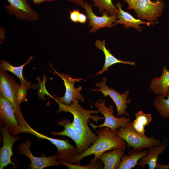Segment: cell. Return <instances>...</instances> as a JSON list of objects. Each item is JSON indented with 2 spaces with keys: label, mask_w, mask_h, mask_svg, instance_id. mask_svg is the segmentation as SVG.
<instances>
[{
  "label": "cell",
  "mask_w": 169,
  "mask_h": 169,
  "mask_svg": "<svg viewBox=\"0 0 169 169\" xmlns=\"http://www.w3.org/2000/svg\"><path fill=\"white\" fill-rule=\"evenodd\" d=\"M59 105L57 112L62 111L69 112L74 117L72 123L77 133L90 146L97 140L98 136L93 133L88 126V121L90 119L96 123L100 120H104L103 117L97 115H93L92 114L98 113L97 110H86L80 105L79 100L75 99L70 105H68L56 101Z\"/></svg>",
  "instance_id": "obj_1"
},
{
  "label": "cell",
  "mask_w": 169,
  "mask_h": 169,
  "mask_svg": "<svg viewBox=\"0 0 169 169\" xmlns=\"http://www.w3.org/2000/svg\"><path fill=\"white\" fill-rule=\"evenodd\" d=\"M96 133L98 138L96 141L85 151L77 156L72 164H80L81 161L85 157L92 154L94 158L90 160L96 162L98 157L106 151L118 148H125L126 142L122 138L117 136L115 132L107 127L100 128Z\"/></svg>",
  "instance_id": "obj_2"
},
{
  "label": "cell",
  "mask_w": 169,
  "mask_h": 169,
  "mask_svg": "<svg viewBox=\"0 0 169 169\" xmlns=\"http://www.w3.org/2000/svg\"><path fill=\"white\" fill-rule=\"evenodd\" d=\"M14 78L9 75L7 71L0 69V94L7 98L13 108L17 120L19 125L26 121L20 109V103L18 98L19 86Z\"/></svg>",
  "instance_id": "obj_3"
},
{
  "label": "cell",
  "mask_w": 169,
  "mask_h": 169,
  "mask_svg": "<svg viewBox=\"0 0 169 169\" xmlns=\"http://www.w3.org/2000/svg\"><path fill=\"white\" fill-rule=\"evenodd\" d=\"M129 9L133 10L140 19L154 22L162 14L165 6L162 0H123Z\"/></svg>",
  "instance_id": "obj_4"
},
{
  "label": "cell",
  "mask_w": 169,
  "mask_h": 169,
  "mask_svg": "<svg viewBox=\"0 0 169 169\" xmlns=\"http://www.w3.org/2000/svg\"><path fill=\"white\" fill-rule=\"evenodd\" d=\"M115 133L125 141L126 145L129 148L149 149L152 146L160 145L162 143L161 140L155 139L153 136L148 137L139 134L132 128L130 122L126 127H120Z\"/></svg>",
  "instance_id": "obj_5"
},
{
  "label": "cell",
  "mask_w": 169,
  "mask_h": 169,
  "mask_svg": "<svg viewBox=\"0 0 169 169\" xmlns=\"http://www.w3.org/2000/svg\"><path fill=\"white\" fill-rule=\"evenodd\" d=\"M105 100L101 99L95 103L97 110L104 116V123L99 125H95L91 123H90V125L95 130L98 128L107 127L114 132L117 131L120 127H126L130 122V118L125 116L120 118L115 117L113 115V106L110 105L109 106H105Z\"/></svg>",
  "instance_id": "obj_6"
},
{
  "label": "cell",
  "mask_w": 169,
  "mask_h": 169,
  "mask_svg": "<svg viewBox=\"0 0 169 169\" xmlns=\"http://www.w3.org/2000/svg\"><path fill=\"white\" fill-rule=\"evenodd\" d=\"M106 78L104 77L102 81L96 83L95 85L100 88L98 89H91V91H100L106 97L110 96L115 103L117 108V114L116 115H126L129 117L130 115L126 111V109L127 108V104L131 102V100L127 99L129 96V91L127 90L122 94H120L119 92L115 89L110 88L106 84Z\"/></svg>",
  "instance_id": "obj_7"
},
{
  "label": "cell",
  "mask_w": 169,
  "mask_h": 169,
  "mask_svg": "<svg viewBox=\"0 0 169 169\" xmlns=\"http://www.w3.org/2000/svg\"><path fill=\"white\" fill-rule=\"evenodd\" d=\"M51 68L53 69L54 72H52L54 74L59 75L64 81V85L65 87V93L62 97H56L54 98L56 101L63 103L69 105L75 99H78L83 102L84 100L82 95L80 92L82 89L81 86H79L76 88L74 84L76 82H79L81 80L84 81L82 78H73L67 74L63 73L61 74L59 73L51 66Z\"/></svg>",
  "instance_id": "obj_8"
},
{
  "label": "cell",
  "mask_w": 169,
  "mask_h": 169,
  "mask_svg": "<svg viewBox=\"0 0 169 169\" xmlns=\"http://www.w3.org/2000/svg\"><path fill=\"white\" fill-rule=\"evenodd\" d=\"M7 0L9 4H6L5 7L9 15H15L18 19L31 22L40 19L38 13L31 8L27 0Z\"/></svg>",
  "instance_id": "obj_9"
},
{
  "label": "cell",
  "mask_w": 169,
  "mask_h": 169,
  "mask_svg": "<svg viewBox=\"0 0 169 169\" xmlns=\"http://www.w3.org/2000/svg\"><path fill=\"white\" fill-rule=\"evenodd\" d=\"M31 141L27 139L25 143L22 142L17 146L18 153L28 157L31 161L29 168L31 169H42L51 166L60 165L57 155L46 157L45 156L35 157L32 154L30 147Z\"/></svg>",
  "instance_id": "obj_10"
},
{
  "label": "cell",
  "mask_w": 169,
  "mask_h": 169,
  "mask_svg": "<svg viewBox=\"0 0 169 169\" xmlns=\"http://www.w3.org/2000/svg\"><path fill=\"white\" fill-rule=\"evenodd\" d=\"M0 124V132L2 134L3 144L0 150V169H3L8 165L14 164L11 161V157L13 155L12 148L16 142L21 139L19 136H14L10 133L8 125Z\"/></svg>",
  "instance_id": "obj_11"
},
{
  "label": "cell",
  "mask_w": 169,
  "mask_h": 169,
  "mask_svg": "<svg viewBox=\"0 0 169 169\" xmlns=\"http://www.w3.org/2000/svg\"><path fill=\"white\" fill-rule=\"evenodd\" d=\"M82 7L89 19V27H91L89 31V33L95 32L103 27L112 28L114 26L113 23L117 19V15L110 16L105 11L102 13V16H97L94 13L91 4H89L86 1L84 2Z\"/></svg>",
  "instance_id": "obj_12"
},
{
  "label": "cell",
  "mask_w": 169,
  "mask_h": 169,
  "mask_svg": "<svg viewBox=\"0 0 169 169\" xmlns=\"http://www.w3.org/2000/svg\"><path fill=\"white\" fill-rule=\"evenodd\" d=\"M0 124H6L11 134L13 136L19 134L20 127L14 111L10 102L0 94Z\"/></svg>",
  "instance_id": "obj_13"
},
{
  "label": "cell",
  "mask_w": 169,
  "mask_h": 169,
  "mask_svg": "<svg viewBox=\"0 0 169 169\" xmlns=\"http://www.w3.org/2000/svg\"><path fill=\"white\" fill-rule=\"evenodd\" d=\"M59 125H62L64 130L59 132L51 131L53 136H66L72 139L75 142L76 146L80 153L85 151L89 147L90 145L77 133L75 129L72 122L70 120L66 118L61 119L60 121H57Z\"/></svg>",
  "instance_id": "obj_14"
},
{
  "label": "cell",
  "mask_w": 169,
  "mask_h": 169,
  "mask_svg": "<svg viewBox=\"0 0 169 169\" xmlns=\"http://www.w3.org/2000/svg\"><path fill=\"white\" fill-rule=\"evenodd\" d=\"M168 144V138L165 137L160 145L150 147L147 155L142 157L138 163L137 165L141 166L140 169H143L146 164L148 165L149 169L156 168L159 156L167 148Z\"/></svg>",
  "instance_id": "obj_15"
},
{
  "label": "cell",
  "mask_w": 169,
  "mask_h": 169,
  "mask_svg": "<svg viewBox=\"0 0 169 169\" xmlns=\"http://www.w3.org/2000/svg\"><path fill=\"white\" fill-rule=\"evenodd\" d=\"M115 6L118 8L119 12L117 15L118 19L113 23L114 26H116L118 24H122L125 29L131 27L135 28L139 32H142L143 28L140 25L146 24L149 26L151 24H152L155 23L144 21L141 20L140 18H135L130 13L122 9L121 3L119 1H118Z\"/></svg>",
  "instance_id": "obj_16"
},
{
  "label": "cell",
  "mask_w": 169,
  "mask_h": 169,
  "mask_svg": "<svg viewBox=\"0 0 169 169\" xmlns=\"http://www.w3.org/2000/svg\"><path fill=\"white\" fill-rule=\"evenodd\" d=\"M105 43V40L103 39L102 41L97 40L95 44V47L102 50L105 56V61L102 68L95 75L100 74L108 70L110 67L117 63H122L135 66L136 63L134 62L120 60L114 56L110 53V49H107L106 48Z\"/></svg>",
  "instance_id": "obj_17"
},
{
  "label": "cell",
  "mask_w": 169,
  "mask_h": 169,
  "mask_svg": "<svg viewBox=\"0 0 169 169\" xmlns=\"http://www.w3.org/2000/svg\"><path fill=\"white\" fill-rule=\"evenodd\" d=\"M125 148H118L105 152L100 155L98 159L102 161L104 169H119L122 156L125 154Z\"/></svg>",
  "instance_id": "obj_18"
},
{
  "label": "cell",
  "mask_w": 169,
  "mask_h": 169,
  "mask_svg": "<svg viewBox=\"0 0 169 169\" xmlns=\"http://www.w3.org/2000/svg\"><path fill=\"white\" fill-rule=\"evenodd\" d=\"M150 88L154 93L165 98L169 87V70L166 67H163L160 77H154L150 83Z\"/></svg>",
  "instance_id": "obj_19"
},
{
  "label": "cell",
  "mask_w": 169,
  "mask_h": 169,
  "mask_svg": "<svg viewBox=\"0 0 169 169\" xmlns=\"http://www.w3.org/2000/svg\"><path fill=\"white\" fill-rule=\"evenodd\" d=\"M21 133L30 134L35 135L38 138L49 141L56 147L57 152L59 153L64 152L69 149L71 146V145L68 140H62L47 136L33 129L27 123L21 128L20 133Z\"/></svg>",
  "instance_id": "obj_20"
},
{
  "label": "cell",
  "mask_w": 169,
  "mask_h": 169,
  "mask_svg": "<svg viewBox=\"0 0 169 169\" xmlns=\"http://www.w3.org/2000/svg\"><path fill=\"white\" fill-rule=\"evenodd\" d=\"M148 151L143 149L134 148L129 150L127 154L121 157V162L119 169H131L138 165V161L147 154Z\"/></svg>",
  "instance_id": "obj_21"
},
{
  "label": "cell",
  "mask_w": 169,
  "mask_h": 169,
  "mask_svg": "<svg viewBox=\"0 0 169 169\" xmlns=\"http://www.w3.org/2000/svg\"><path fill=\"white\" fill-rule=\"evenodd\" d=\"M33 57H30L27 62L22 65L18 66H14L10 64L9 63L5 60H0V68L1 69L8 71L12 73L17 76L19 79L21 84H23L26 86L28 88L32 87L30 82H28L23 78L22 71L24 66L28 64H29L33 59Z\"/></svg>",
  "instance_id": "obj_22"
},
{
  "label": "cell",
  "mask_w": 169,
  "mask_h": 169,
  "mask_svg": "<svg viewBox=\"0 0 169 169\" xmlns=\"http://www.w3.org/2000/svg\"><path fill=\"white\" fill-rule=\"evenodd\" d=\"M166 99L160 95H158L155 98L154 106L156 110L163 118L169 117V95H167Z\"/></svg>",
  "instance_id": "obj_23"
},
{
  "label": "cell",
  "mask_w": 169,
  "mask_h": 169,
  "mask_svg": "<svg viewBox=\"0 0 169 169\" xmlns=\"http://www.w3.org/2000/svg\"><path fill=\"white\" fill-rule=\"evenodd\" d=\"M94 6L98 8L100 13L106 11L110 15H117L119 9L113 3L111 0H92Z\"/></svg>",
  "instance_id": "obj_24"
},
{
  "label": "cell",
  "mask_w": 169,
  "mask_h": 169,
  "mask_svg": "<svg viewBox=\"0 0 169 169\" xmlns=\"http://www.w3.org/2000/svg\"><path fill=\"white\" fill-rule=\"evenodd\" d=\"M60 164L66 167L69 169H103L104 165L102 161L98 159L95 162L90 163L86 166H81L80 164H71L64 161L59 160Z\"/></svg>",
  "instance_id": "obj_25"
},
{
  "label": "cell",
  "mask_w": 169,
  "mask_h": 169,
  "mask_svg": "<svg viewBox=\"0 0 169 169\" xmlns=\"http://www.w3.org/2000/svg\"><path fill=\"white\" fill-rule=\"evenodd\" d=\"M136 120L144 126H147L152 120V117L151 114L144 113L140 110L135 115Z\"/></svg>",
  "instance_id": "obj_26"
},
{
  "label": "cell",
  "mask_w": 169,
  "mask_h": 169,
  "mask_svg": "<svg viewBox=\"0 0 169 169\" xmlns=\"http://www.w3.org/2000/svg\"><path fill=\"white\" fill-rule=\"evenodd\" d=\"M28 88L25 85L21 84L19 87L18 92V98L19 103L25 100L27 95V90Z\"/></svg>",
  "instance_id": "obj_27"
},
{
  "label": "cell",
  "mask_w": 169,
  "mask_h": 169,
  "mask_svg": "<svg viewBox=\"0 0 169 169\" xmlns=\"http://www.w3.org/2000/svg\"><path fill=\"white\" fill-rule=\"evenodd\" d=\"M132 128L142 136H145V126L138 122L136 119L131 123Z\"/></svg>",
  "instance_id": "obj_28"
},
{
  "label": "cell",
  "mask_w": 169,
  "mask_h": 169,
  "mask_svg": "<svg viewBox=\"0 0 169 169\" xmlns=\"http://www.w3.org/2000/svg\"><path fill=\"white\" fill-rule=\"evenodd\" d=\"M80 13L78 9H74L73 11L70 12L69 18L71 21L75 23L78 22Z\"/></svg>",
  "instance_id": "obj_29"
},
{
  "label": "cell",
  "mask_w": 169,
  "mask_h": 169,
  "mask_svg": "<svg viewBox=\"0 0 169 169\" xmlns=\"http://www.w3.org/2000/svg\"><path fill=\"white\" fill-rule=\"evenodd\" d=\"M87 17L84 13H80L78 22L81 23H85L87 21Z\"/></svg>",
  "instance_id": "obj_30"
},
{
  "label": "cell",
  "mask_w": 169,
  "mask_h": 169,
  "mask_svg": "<svg viewBox=\"0 0 169 169\" xmlns=\"http://www.w3.org/2000/svg\"><path fill=\"white\" fill-rule=\"evenodd\" d=\"M69 2H72L76 5L83 7L84 2V0H66Z\"/></svg>",
  "instance_id": "obj_31"
},
{
  "label": "cell",
  "mask_w": 169,
  "mask_h": 169,
  "mask_svg": "<svg viewBox=\"0 0 169 169\" xmlns=\"http://www.w3.org/2000/svg\"><path fill=\"white\" fill-rule=\"evenodd\" d=\"M57 0H32L33 3L37 5L45 2H54Z\"/></svg>",
  "instance_id": "obj_32"
},
{
  "label": "cell",
  "mask_w": 169,
  "mask_h": 169,
  "mask_svg": "<svg viewBox=\"0 0 169 169\" xmlns=\"http://www.w3.org/2000/svg\"><path fill=\"white\" fill-rule=\"evenodd\" d=\"M5 31L4 28L3 27H0V41L2 42L5 38Z\"/></svg>",
  "instance_id": "obj_33"
},
{
  "label": "cell",
  "mask_w": 169,
  "mask_h": 169,
  "mask_svg": "<svg viewBox=\"0 0 169 169\" xmlns=\"http://www.w3.org/2000/svg\"><path fill=\"white\" fill-rule=\"evenodd\" d=\"M161 169H166L169 168V165H161Z\"/></svg>",
  "instance_id": "obj_34"
},
{
  "label": "cell",
  "mask_w": 169,
  "mask_h": 169,
  "mask_svg": "<svg viewBox=\"0 0 169 169\" xmlns=\"http://www.w3.org/2000/svg\"><path fill=\"white\" fill-rule=\"evenodd\" d=\"M169 95V88H168V91H167V95Z\"/></svg>",
  "instance_id": "obj_35"
}]
</instances>
